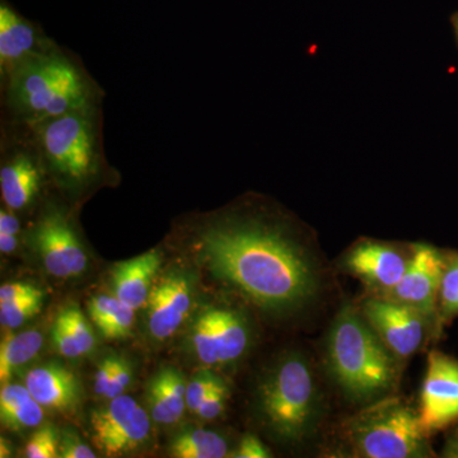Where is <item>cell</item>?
Wrapping results in <instances>:
<instances>
[{"label":"cell","instance_id":"obj_1","mask_svg":"<svg viewBox=\"0 0 458 458\" xmlns=\"http://www.w3.org/2000/svg\"><path fill=\"white\" fill-rule=\"evenodd\" d=\"M192 246L216 279L261 309L288 311L309 302L318 279L286 223L270 214L236 210L195 225Z\"/></svg>","mask_w":458,"mask_h":458},{"label":"cell","instance_id":"obj_2","mask_svg":"<svg viewBox=\"0 0 458 458\" xmlns=\"http://www.w3.org/2000/svg\"><path fill=\"white\" fill-rule=\"evenodd\" d=\"M0 89L2 123L21 128L102 107L105 98L80 57L56 42L18 66Z\"/></svg>","mask_w":458,"mask_h":458},{"label":"cell","instance_id":"obj_3","mask_svg":"<svg viewBox=\"0 0 458 458\" xmlns=\"http://www.w3.org/2000/svg\"><path fill=\"white\" fill-rule=\"evenodd\" d=\"M102 107L74 111L26 128L47 176L80 194L106 170Z\"/></svg>","mask_w":458,"mask_h":458},{"label":"cell","instance_id":"obj_4","mask_svg":"<svg viewBox=\"0 0 458 458\" xmlns=\"http://www.w3.org/2000/svg\"><path fill=\"white\" fill-rule=\"evenodd\" d=\"M393 352L372 327L345 307L330 330L327 361L331 375L346 396L367 401L382 396L394 384Z\"/></svg>","mask_w":458,"mask_h":458},{"label":"cell","instance_id":"obj_5","mask_svg":"<svg viewBox=\"0 0 458 458\" xmlns=\"http://www.w3.org/2000/svg\"><path fill=\"white\" fill-rule=\"evenodd\" d=\"M259 405L265 423L280 438L297 442L311 432L318 394L307 360L298 354L280 360L262 381Z\"/></svg>","mask_w":458,"mask_h":458},{"label":"cell","instance_id":"obj_6","mask_svg":"<svg viewBox=\"0 0 458 458\" xmlns=\"http://www.w3.org/2000/svg\"><path fill=\"white\" fill-rule=\"evenodd\" d=\"M426 436L419 415L394 401L367 410L346 427L355 452L367 458L429 456Z\"/></svg>","mask_w":458,"mask_h":458},{"label":"cell","instance_id":"obj_7","mask_svg":"<svg viewBox=\"0 0 458 458\" xmlns=\"http://www.w3.org/2000/svg\"><path fill=\"white\" fill-rule=\"evenodd\" d=\"M0 191L5 208L23 212L38 200L47 172L26 128L2 123Z\"/></svg>","mask_w":458,"mask_h":458},{"label":"cell","instance_id":"obj_8","mask_svg":"<svg viewBox=\"0 0 458 458\" xmlns=\"http://www.w3.org/2000/svg\"><path fill=\"white\" fill-rule=\"evenodd\" d=\"M29 241L45 270L55 278H75L89 267V255L68 208L47 204L32 225Z\"/></svg>","mask_w":458,"mask_h":458},{"label":"cell","instance_id":"obj_9","mask_svg":"<svg viewBox=\"0 0 458 458\" xmlns=\"http://www.w3.org/2000/svg\"><path fill=\"white\" fill-rule=\"evenodd\" d=\"M90 415L92 441L105 456L117 457L143 447L152 430L150 419L132 397H114Z\"/></svg>","mask_w":458,"mask_h":458},{"label":"cell","instance_id":"obj_10","mask_svg":"<svg viewBox=\"0 0 458 458\" xmlns=\"http://www.w3.org/2000/svg\"><path fill=\"white\" fill-rule=\"evenodd\" d=\"M191 344L207 366H221L240 360L250 344V327L236 310L208 307L195 318Z\"/></svg>","mask_w":458,"mask_h":458},{"label":"cell","instance_id":"obj_11","mask_svg":"<svg viewBox=\"0 0 458 458\" xmlns=\"http://www.w3.org/2000/svg\"><path fill=\"white\" fill-rule=\"evenodd\" d=\"M418 415L426 434L457 420L458 361L454 358L439 352H430Z\"/></svg>","mask_w":458,"mask_h":458},{"label":"cell","instance_id":"obj_12","mask_svg":"<svg viewBox=\"0 0 458 458\" xmlns=\"http://www.w3.org/2000/svg\"><path fill=\"white\" fill-rule=\"evenodd\" d=\"M364 315L373 330L396 357H410L419 351L424 342L426 315L408 304L390 298L370 300L364 306Z\"/></svg>","mask_w":458,"mask_h":458},{"label":"cell","instance_id":"obj_13","mask_svg":"<svg viewBox=\"0 0 458 458\" xmlns=\"http://www.w3.org/2000/svg\"><path fill=\"white\" fill-rule=\"evenodd\" d=\"M445 269V262L438 250L428 245L415 246L408 269L388 293V298L408 304L423 315H433L439 301Z\"/></svg>","mask_w":458,"mask_h":458},{"label":"cell","instance_id":"obj_14","mask_svg":"<svg viewBox=\"0 0 458 458\" xmlns=\"http://www.w3.org/2000/svg\"><path fill=\"white\" fill-rule=\"evenodd\" d=\"M54 42L38 23L23 17L8 0L0 2V82Z\"/></svg>","mask_w":458,"mask_h":458},{"label":"cell","instance_id":"obj_15","mask_svg":"<svg viewBox=\"0 0 458 458\" xmlns=\"http://www.w3.org/2000/svg\"><path fill=\"white\" fill-rule=\"evenodd\" d=\"M147 303L150 334L157 340L168 339L179 330L191 310V282L183 274H168L153 286Z\"/></svg>","mask_w":458,"mask_h":458},{"label":"cell","instance_id":"obj_16","mask_svg":"<svg viewBox=\"0 0 458 458\" xmlns=\"http://www.w3.org/2000/svg\"><path fill=\"white\" fill-rule=\"evenodd\" d=\"M409 260L394 247L378 242H361L346 259V267L367 284L379 291H391L408 269Z\"/></svg>","mask_w":458,"mask_h":458},{"label":"cell","instance_id":"obj_17","mask_svg":"<svg viewBox=\"0 0 458 458\" xmlns=\"http://www.w3.org/2000/svg\"><path fill=\"white\" fill-rule=\"evenodd\" d=\"M25 386L40 405L60 412L73 411L82 399L81 384L74 373L54 361L30 369Z\"/></svg>","mask_w":458,"mask_h":458},{"label":"cell","instance_id":"obj_18","mask_svg":"<svg viewBox=\"0 0 458 458\" xmlns=\"http://www.w3.org/2000/svg\"><path fill=\"white\" fill-rule=\"evenodd\" d=\"M158 250L119 262L113 271L114 293L132 310L141 309L149 300L153 279L161 267Z\"/></svg>","mask_w":458,"mask_h":458},{"label":"cell","instance_id":"obj_19","mask_svg":"<svg viewBox=\"0 0 458 458\" xmlns=\"http://www.w3.org/2000/svg\"><path fill=\"white\" fill-rule=\"evenodd\" d=\"M185 378L179 369L159 370L148 386L150 415L156 423L170 426L179 421L186 408Z\"/></svg>","mask_w":458,"mask_h":458},{"label":"cell","instance_id":"obj_20","mask_svg":"<svg viewBox=\"0 0 458 458\" xmlns=\"http://www.w3.org/2000/svg\"><path fill=\"white\" fill-rule=\"evenodd\" d=\"M51 339L60 354L66 358H80L95 348L96 339L86 316L78 307L69 306L57 315Z\"/></svg>","mask_w":458,"mask_h":458},{"label":"cell","instance_id":"obj_21","mask_svg":"<svg viewBox=\"0 0 458 458\" xmlns=\"http://www.w3.org/2000/svg\"><path fill=\"white\" fill-rule=\"evenodd\" d=\"M134 311L116 295H98L89 304L90 319L107 340L123 339L131 334Z\"/></svg>","mask_w":458,"mask_h":458},{"label":"cell","instance_id":"obj_22","mask_svg":"<svg viewBox=\"0 0 458 458\" xmlns=\"http://www.w3.org/2000/svg\"><path fill=\"white\" fill-rule=\"evenodd\" d=\"M44 344L40 331L27 330L4 337L0 345V382L7 385L18 369L40 352Z\"/></svg>","mask_w":458,"mask_h":458},{"label":"cell","instance_id":"obj_23","mask_svg":"<svg viewBox=\"0 0 458 458\" xmlns=\"http://www.w3.org/2000/svg\"><path fill=\"white\" fill-rule=\"evenodd\" d=\"M227 441L213 430L189 429L171 443L170 454L176 458H223L227 456Z\"/></svg>","mask_w":458,"mask_h":458},{"label":"cell","instance_id":"obj_24","mask_svg":"<svg viewBox=\"0 0 458 458\" xmlns=\"http://www.w3.org/2000/svg\"><path fill=\"white\" fill-rule=\"evenodd\" d=\"M42 303H44V293H42L41 289L36 293L20 298V300L0 303L2 327L7 328L22 327L27 319L33 318L41 311Z\"/></svg>","mask_w":458,"mask_h":458},{"label":"cell","instance_id":"obj_25","mask_svg":"<svg viewBox=\"0 0 458 458\" xmlns=\"http://www.w3.org/2000/svg\"><path fill=\"white\" fill-rule=\"evenodd\" d=\"M0 419H2L3 426L16 430V432L29 429V428L40 426L42 419H44V406L31 397Z\"/></svg>","mask_w":458,"mask_h":458},{"label":"cell","instance_id":"obj_26","mask_svg":"<svg viewBox=\"0 0 458 458\" xmlns=\"http://www.w3.org/2000/svg\"><path fill=\"white\" fill-rule=\"evenodd\" d=\"M25 454L29 458L60 457V439L55 428L45 426L36 430L27 442Z\"/></svg>","mask_w":458,"mask_h":458},{"label":"cell","instance_id":"obj_27","mask_svg":"<svg viewBox=\"0 0 458 458\" xmlns=\"http://www.w3.org/2000/svg\"><path fill=\"white\" fill-rule=\"evenodd\" d=\"M439 304L445 318L458 315V256L445 264L439 292Z\"/></svg>","mask_w":458,"mask_h":458},{"label":"cell","instance_id":"obj_28","mask_svg":"<svg viewBox=\"0 0 458 458\" xmlns=\"http://www.w3.org/2000/svg\"><path fill=\"white\" fill-rule=\"evenodd\" d=\"M219 381L221 378L210 372H201L195 376L186 387V408L197 412L199 406Z\"/></svg>","mask_w":458,"mask_h":458},{"label":"cell","instance_id":"obj_29","mask_svg":"<svg viewBox=\"0 0 458 458\" xmlns=\"http://www.w3.org/2000/svg\"><path fill=\"white\" fill-rule=\"evenodd\" d=\"M228 388L225 382L219 381L218 384L214 386L212 391L208 394L207 399L201 403L195 414L199 415L205 420H212V419L218 418L225 410V401H227Z\"/></svg>","mask_w":458,"mask_h":458},{"label":"cell","instance_id":"obj_30","mask_svg":"<svg viewBox=\"0 0 458 458\" xmlns=\"http://www.w3.org/2000/svg\"><path fill=\"white\" fill-rule=\"evenodd\" d=\"M31 397L32 394L26 386L3 385L2 391H0V418L4 417Z\"/></svg>","mask_w":458,"mask_h":458},{"label":"cell","instance_id":"obj_31","mask_svg":"<svg viewBox=\"0 0 458 458\" xmlns=\"http://www.w3.org/2000/svg\"><path fill=\"white\" fill-rule=\"evenodd\" d=\"M131 382V369L128 361L122 358L114 357L113 378H111L110 388H108L106 399L113 400L125 393Z\"/></svg>","mask_w":458,"mask_h":458},{"label":"cell","instance_id":"obj_32","mask_svg":"<svg viewBox=\"0 0 458 458\" xmlns=\"http://www.w3.org/2000/svg\"><path fill=\"white\" fill-rule=\"evenodd\" d=\"M60 457L62 458H95L96 454L73 432H64L60 441Z\"/></svg>","mask_w":458,"mask_h":458},{"label":"cell","instance_id":"obj_33","mask_svg":"<svg viewBox=\"0 0 458 458\" xmlns=\"http://www.w3.org/2000/svg\"><path fill=\"white\" fill-rule=\"evenodd\" d=\"M114 366V357H107L101 361V364L96 369L95 378H93V391L98 396L106 399L111 378H113Z\"/></svg>","mask_w":458,"mask_h":458},{"label":"cell","instance_id":"obj_34","mask_svg":"<svg viewBox=\"0 0 458 458\" xmlns=\"http://www.w3.org/2000/svg\"><path fill=\"white\" fill-rule=\"evenodd\" d=\"M270 456L269 450L262 445L260 439L254 436H246L241 441L236 454H232V457L236 458H267Z\"/></svg>","mask_w":458,"mask_h":458},{"label":"cell","instance_id":"obj_35","mask_svg":"<svg viewBox=\"0 0 458 458\" xmlns=\"http://www.w3.org/2000/svg\"><path fill=\"white\" fill-rule=\"evenodd\" d=\"M40 291L38 286L30 284V283H7L0 288V303L12 302V301L20 300Z\"/></svg>","mask_w":458,"mask_h":458},{"label":"cell","instance_id":"obj_36","mask_svg":"<svg viewBox=\"0 0 458 458\" xmlns=\"http://www.w3.org/2000/svg\"><path fill=\"white\" fill-rule=\"evenodd\" d=\"M21 223L16 214L8 208H2L0 210V233L20 234Z\"/></svg>","mask_w":458,"mask_h":458},{"label":"cell","instance_id":"obj_37","mask_svg":"<svg viewBox=\"0 0 458 458\" xmlns=\"http://www.w3.org/2000/svg\"><path fill=\"white\" fill-rule=\"evenodd\" d=\"M18 234L0 233V251L3 254H13L18 247Z\"/></svg>","mask_w":458,"mask_h":458},{"label":"cell","instance_id":"obj_38","mask_svg":"<svg viewBox=\"0 0 458 458\" xmlns=\"http://www.w3.org/2000/svg\"><path fill=\"white\" fill-rule=\"evenodd\" d=\"M11 454V445H9L7 441H4V439H2V441H0V457H9Z\"/></svg>","mask_w":458,"mask_h":458},{"label":"cell","instance_id":"obj_39","mask_svg":"<svg viewBox=\"0 0 458 458\" xmlns=\"http://www.w3.org/2000/svg\"><path fill=\"white\" fill-rule=\"evenodd\" d=\"M445 456L458 457V442H451L448 450L445 451Z\"/></svg>","mask_w":458,"mask_h":458},{"label":"cell","instance_id":"obj_40","mask_svg":"<svg viewBox=\"0 0 458 458\" xmlns=\"http://www.w3.org/2000/svg\"><path fill=\"white\" fill-rule=\"evenodd\" d=\"M452 27H454V38H456L457 47H458V11L454 12L451 17Z\"/></svg>","mask_w":458,"mask_h":458}]
</instances>
